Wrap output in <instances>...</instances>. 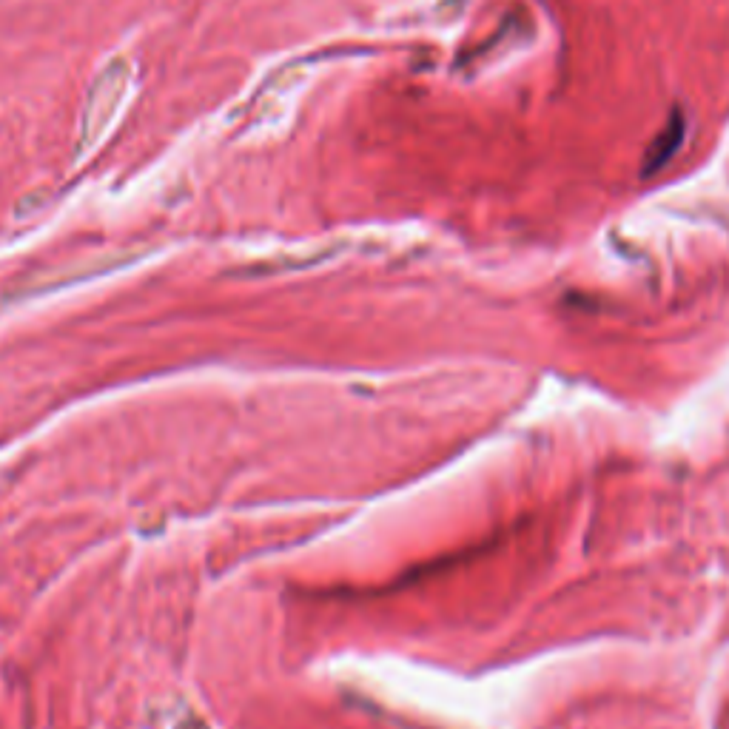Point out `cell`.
Here are the masks:
<instances>
[{"label": "cell", "instance_id": "cell-1", "mask_svg": "<svg viewBox=\"0 0 729 729\" xmlns=\"http://www.w3.org/2000/svg\"><path fill=\"white\" fill-rule=\"evenodd\" d=\"M131 92V63L126 57H114L112 63L97 75L92 92L86 97L83 117H80V140H77L75 157L80 160L83 154L103 140V134L112 129L123 103L129 100Z\"/></svg>", "mask_w": 729, "mask_h": 729}]
</instances>
